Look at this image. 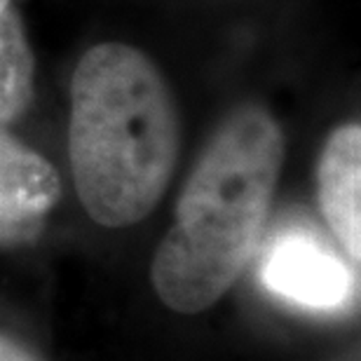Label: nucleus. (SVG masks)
Masks as SVG:
<instances>
[{
  "label": "nucleus",
  "mask_w": 361,
  "mask_h": 361,
  "mask_svg": "<svg viewBox=\"0 0 361 361\" xmlns=\"http://www.w3.org/2000/svg\"><path fill=\"white\" fill-rule=\"evenodd\" d=\"M284 148V132L263 106L244 104L219 125L150 265L155 293L169 310L197 314L240 279L268 221Z\"/></svg>",
  "instance_id": "1"
},
{
  "label": "nucleus",
  "mask_w": 361,
  "mask_h": 361,
  "mask_svg": "<svg viewBox=\"0 0 361 361\" xmlns=\"http://www.w3.org/2000/svg\"><path fill=\"white\" fill-rule=\"evenodd\" d=\"M180 153V115L162 71L139 47L101 42L71 80L68 160L94 223L127 228L160 204Z\"/></svg>",
  "instance_id": "2"
},
{
  "label": "nucleus",
  "mask_w": 361,
  "mask_h": 361,
  "mask_svg": "<svg viewBox=\"0 0 361 361\" xmlns=\"http://www.w3.org/2000/svg\"><path fill=\"white\" fill-rule=\"evenodd\" d=\"M261 281L272 295L317 312L343 310L355 293L350 265L307 233H286L270 244Z\"/></svg>",
  "instance_id": "3"
},
{
  "label": "nucleus",
  "mask_w": 361,
  "mask_h": 361,
  "mask_svg": "<svg viewBox=\"0 0 361 361\" xmlns=\"http://www.w3.org/2000/svg\"><path fill=\"white\" fill-rule=\"evenodd\" d=\"M59 197V171L0 127V242L33 237Z\"/></svg>",
  "instance_id": "4"
},
{
  "label": "nucleus",
  "mask_w": 361,
  "mask_h": 361,
  "mask_svg": "<svg viewBox=\"0 0 361 361\" xmlns=\"http://www.w3.org/2000/svg\"><path fill=\"white\" fill-rule=\"evenodd\" d=\"M317 200L345 256L361 258V125L345 122L326 136L317 160Z\"/></svg>",
  "instance_id": "5"
},
{
  "label": "nucleus",
  "mask_w": 361,
  "mask_h": 361,
  "mask_svg": "<svg viewBox=\"0 0 361 361\" xmlns=\"http://www.w3.org/2000/svg\"><path fill=\"white\" fill-rule=\"evenodd\" d=\"M35 87V56L21 14L10 5L0 14V127L28 111Z\"/></svg>",
  "instance_id": "6"
},
{
  "label": "nucleus",
  "mask_w": 361,
  "mask_h": 361,
  "mask_svg": "<svg viewBox=\"0 0 361 361\" xmlns=\"http://www.w3.org/2000/svg\"><path fill=\"white\" fill-rule=\"evenodd\" d=\"M0 361H38V359L24 345L14 341V338L0 334Z\"/></svg>",
  "instance_id": "7"
},
{
  "label": "nucleus",
  "mask_w": 361,
  "mask_h": 361,
  "mask_svg": "<svg viewBox=\"0 0 361 361\" xmlns=\"http://www.w3.org/2000/svg\"><path fill=\"white\" fill-rule=\"evenodd\" d=\"M10 3H12V0H0V14H3L7 7H10Z\"/></svg>",
  "instance_id": "8"
}]
</instances>
